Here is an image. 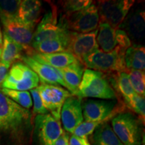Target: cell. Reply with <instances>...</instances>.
<instances>
[{
  "instance_id": "34",
  "label": "cell",
  "mask_w": 145,
  "mask_h": 145,
  "mask_svg": "<svg viewBox=\"0 0 145 145\" xmlns=\"http://www.w3.org/2000/svg\"><path fill=\"white\" fill-rule=\"evenodd\" d=\"M54 145H69V135L67 132H63Z\"/></svg>"
},
{
  "instance_id": "25",
  "label": "cell",
  "mask_w": 145,
  "mask_h": 145,
  "mask_svg": "<svg viewBox=\"0 0 145 145\" xmlns=\"http://www.w3.org/2000/svg\"><path fill=\"white\" fill-rule=\"evenodd\" d=\"M71 32L68 36L43 41L35 45L32 48L36 52L42 54L56 53V52H69V45Z\"/></svg>"
},
{
  "instance_id": "31",
  "label": "cell",
  "mask_w": 145,
  "mask_h": 145,
  "mask_svg": "<svg viewBox=\"0 0 145 145\" xmlns=\"http://www.w3.org/2000/svg\"><path fill=\"white\" fill-rule=\"evenodd\" d=\"M101 123L103 122H83L75 128L72 135L81 138H88Z\"/></svg>"
},
{
  "instance_id": "26",
  "label": "cell",
  "mask_w": 145,
  "mask_h": 145,
  "mask_svg": "<svg viewBox=\"0 0 145 145\" xmlns=\"http://www.w3.org/2000/svg\"><path fill=\"white\" fill-rule=\"evenodd\" d=\"M0 91L12 101L26 110L32 108L33 105L31 95L28 91H16L4 88H1Z\"/></svg>"
},
{
  "instance_id": "17",
  "label": "cell",
  "mask_w": 145,
  "mask_h": 145,
  "mask_svg": "<svg viewBox=\"0 0 145 145\" xmlns=\"http://www.w3.org/2000/svg\"><path fill=\"white\" fill-rule=\"evenodd\" d=\"M96 42L99 49L103 52H110L118 48L121 49L119 48L117 29L112 28L107 23L99 22Z\"/></svg>"
},
{
  "instance_id": "11",
  "label": "cell",
  "mask_w": 145,
  "mask_h": 145,
  "mask_svg": "<svg viewBox=\"0 0 145 145\" xmlns=\"http://www.w3.org/2000/svg\"><path fill=\"white\" fill-rule=\"evenodd\" d=\"M70 32L57 24V9L53 8L45 14L38 25L34 32L32 47L43 41L66 37L69 35Z\"/></svg>"
},
{
  "instance_id": "10",
  "label": "cell",
  "mask_w": 145,
  "mask_h": 145,
  "mask_svg": "<svg viewBox=\"0 0 145 145\" xmlns=\"http://www.w3.org/2000/svg\"><path fill=\"white\" fill-rule=\"evenodd\" d=\"M115 100L88 99L81 104L85 122H108L120 112Z\"/></svg>"
},
{
  "instance_id": "23",
  "label": "cell",
  "mask_w": 145,
  "mask_h": 145,
  "mask_svg": "<svg viewBox=\"0 0 145 145\" xmlns=\"http://www.w3.org/2000/svg\"><path fill=\"white\" fill-rule=\"evenodd\" d=\"M23 48L20 45L12 40L9 36L3 33V48L0 63L10 68L14 63L18 62L22 57Z\"/></svg>"
},
{
  "instance_id": "29",
  "label": "cell",
  "mask_w": 145,
  "mask_h": 145,
  "mask_svg": "<svg viewBox=\"0 0 145 145\" xmlns=\"http://www.w3.org/2000/svg\"><path fill=\"white\" fill-rule=\"evenodd\" d=\"M93 2V1L90 0H68L61 1V4L65 14H69L75 13L86 8Z\"/></svg>"
},
{
  "instance_id": "2",
  "label": "cell",
  "mask_w": 145,
  "mask_h": 145,
  "mask_svg": "<svg viewBox=\"0 0 145 145\" xmlns=\"http://www.w3.org/2000/svg\"><path fill=\"white\" fill-rule=\"evenodd\" d=\"M99 16L95 3L75 13L65 14L60 19V27L70 32L86 34L98 28Z\"/></svg>"
},
{
  "instance_id": "15",
  "label": "cell",
  "mask_w": 145,
  "mask_h": 145,
  "mask_svg": "<svg viewBox=\"0 0 145 145\" xmlns=\"http://www.w3.org/2000/svg\"><path fill=\"white\" fill-rule=\"evenodd\" d=\"M81 99L71 95L65 100L61 112V119L67 132L72 133L83 122Z\"/></svg>"
},
{
  "instance_id": "30",
  "label": "cell",
  "mask_w": 145,
  "mask_h": 145,
  "mask_svg": "<svg viewBox=\"0 0 145 145\" xmlns=\"http://www.w3.org/2000/svg\"><path fill=\"white\" fill-rule=\"evenodd\" d=\"M125 105L132 111L135 112L141 118L143 121L145 117V100L144 97L135 93L132 95L130 100L126 102Z\"/></svg>"
},
{
  "instance_id": "8",
  "label": "cell",
  "mask_w": 145,
  "mask_h": 145,
  "mask_svg": "<svg viewBox=\"0 0 145 145\" xmlns=\"http://www.w3.org/2000/svg\"><path fill=\"white\" fill-rule=\"evenodd\" d=\"M40 95L43 106L54 118L61 120L63 105L71 93L62 87L42 83L36 88Z\"/></svg>"
},
{
  "instance_id": "7",
  "label": "cell",
  "mask_w": 145,
  "mask_h": 145,
  "mask_svg": "<svg viewBox=\"0 0 145 145\" xmlns=\"http://www.w3.org/2000/svg\"><path fill=\"white\" fill-rule=\"evenodd\" d=\"M133 0L98 1L97 8L99 22H105L114 29H118L132 8Z\"/></svg>"
},
{
  "instance_id": "21",
  "label": "cell",
  "mask_w": 145,
  "mask_h": 145,
  "mask_svg": "<svg viewBox=\"0 0 145 145\" xmlns=\"http://www.w3.org/2000/svg\"><path fill=\"white\" fill-rule=\"evenodd\" d=\"M108 80L112 88H115L117 93L122 97L125 104L136 93L130 83L126 72H118L109 74Z\"/></svg>"
},
{
  "instance_id": "24",
  "label": "cell",
  "mask_w": 145,
  "mask_h": 145,
  "mask_svg": "<svg viewBox=\"0 0 145 145\" xmlns=\"http://www.w3.org/2000/svg\"><path fill=\"white\" fill-rule=\"evenodd\" d=\"M124 63L128 70L135 69L144 71L145 48L140 44H133L126 50Z\"/></svg>"
},
{
  "instance_id": "13",
  "label": "cell",
  "mask_w": 145,
  "mask_h": 145,
  "mask_svg": "<svg viewBox=\"0 0 145 145\" xmlns=\"http://www.w3.org/2000/svg\"><path fill=\"white\" fill-rule=\"evenodd\" d=\"M98 28L86 34L71 32L69 45V52L71 53L78 61L83 64L86 57L99 49L96 42Z\"/></svg>"
},
{
  "instance_id": "33",
  "label": "cell",
  "mask_w": 145,
  "mask_h": 145,
  "mask_svg": "<svg viewBox=\"0 0 145 145\" xmlns=\"http://www.w3.org/2000/svg\"><path fill=\"white\" fill-rule=\"evenodd\" d=\"M69 145H91L88 138H81L72 135L69 137Z\"/></svg>"
},
{
  "instance_id": "27",
  "label": "cell",
  "mask_w": 145,
  "mask_h": 145,
  "mask_svg": "<svg viewBox=\"0 0 145 145\" xmlns=\"http://www.w3.org/2000/svg\"><path fill=\"white\" fill-rule=\"evenodd\" d=\"M128 73L131 86L138 95L144 97L145 95V73L140 70L130 69Z\"/></svg>"
},
{
  "instance_id": "20",
  "label": "cell",
  "mask_w": 145,
  "mask_h": 145,
  "mask_svg": "<svg viewBox=\"0 0 145 145\" xmlns=\"http://www.w3.org/2000/svg\"><path fill=\"white\" fill-rule=\"evenodd\" d=\"M42 3L36 0L21 1L18 12V18L22 22L35 27L40 17Z\"/></svg>"
},
{
  "instance_id": "19",
  "label": "cell",
  "mask_w": 145,
  "mask_h": 145,
  "mask_svg": "<svg viewBox=\"0 0 145 145\" xmlns=\"http://www.w3.org/2000/svg\"><path fill=\"white\" fill-rule=\"evenodd\" d=\"M36 61L49 65L56 69H63L77 61L76 58L70 52H56V53L42 54L34 52L31 55Z\"/></svg>"
},
{
  "instance_id": "36",
  "label": "cell",
  "mask_w": 145,
  "mask_h": 145,
  "mask_svg": "<svg viewBox=\"0 0 145 145\" xmlns=\"http://www.w3.org/2000/svg\"><path fill=\"white\" fill-rule=\"evenodd\" d=\"M2 48H3V35H2V33H1V28H0V57H1Z\"/></svg>"
},
{
  "instance_id": "32",
  "label": "cell",
  "mask_w": 145,
  "mask_h": 145,
  "mask_svg": "<svg viewBox=\"0 0 145 145\" xmlns=\"http://www.w3.org/2000/svg\"><path fill=\"white\" fill-rule=\"evenodd\" d=\"M30 95H31L32 99L34 102L33 112L34 114H37L38 115H39V114L43 115V114H49L48 112L45 109L44 106H43L40 95L37 89L35 88L30 90Z\"/></svg>"
},
{
  "instance_id": "35",
  "label": "cell",
  "mask_w": 145,
  "mask_h": 145,
  "mask_svg": "<svg viewBox=\"0 0 145 145\" xmlns=\"http://www.w3.org/2000/svg\"><path fill=\"white\" fill-rule=\"evenodd\" d=\"M8 69L9 67L0 63V86H1L3 81L5 80V77H6L7 74L8 72Z\"/></svg>"
},
{
  "instance_id": "16",
  "label": "cell",
  "mask_w": 145,
  "mask_h": 145,
  "mask_svg": "<svg viewBox=\"0 0 145 145\" xmlns=\"http://www.w3.org/2000/svg\"><path fill=\"white\" fill-rule=\"evenodd\" d=\"M144 11L138 10L126 16L118 29L126 32L130 40L142 41L144 37Z\"/></svg>"
},
{
  "instance_id": "4",
  "label": "cell",
  "mask_w": 145,
  "mask_h": 145,
  "mask_svg": "<svg viewBox=\"0 0 145 145\" xmlns=\"http://www.w3.org/2000/svg\"><path fill=\"white\" fill-rule=\"evenodd\" d=\"M111 122L112 130L123 144H142V129L138 120L133 114L119 113Z\"/></svg>"
},
{
  "instance_id": "1",
  "label": "cell",
  "mask_w": 145,
  "mask_h": 145,
  "mask_svg": "<svg viewBox=\"0 0 145 145\" xmlns=\"http://www.w3.org/2000/svg\"><path fill=\"white\" fill-rule=\"evenodd\" d=\"M76 97L79 98L93 97L103 99L117 98V94L112 88L104 73L86 69L79 84Z\"/></svg>"
},
{
  "instance_id": "12",
  "label": "cell",
  "mask_w": 145,
  "mask_h": 145,
  "mask_svg": "<svg viewBox=\"0 0 145 145\" xmlns=\"http://www.w3.org/2000/svg\"><path fill=\"white\" fill-rule=\"evenodd\" d=\"M35 128L40 145H54L63 132L60 120L50 114L36 116Z\"/></svg>"
},
{
  "instance_id": "18",
  "label": "cell",
  "mask_w": 145,
  "mask_h": 145,
  "mask_svg": "<svg viewBox=\"0 0 145 145\" xmlns=\"http://www.w3.org/2000/svg\"><path fill=\"white\" fill-rule=\"evenodd\" d=\"M85 69L84 65L78 61L59 69L63 81L67 86V89L72 95H75L77 93Z\"/></svg>"
},
{
  "instance_id": "3",
  "label": "cell",
  "mask_w": 145,
  "mask_h": 145,
  "mask_svg": "<svg viewBox=\"0 0 145 145\" xmlns=\"http://www.w3.org/2000/svg\"><path fill=\"white\" fill-rule=\"evenodd\" d=\"M125 52L119 48L110 52L98 49L85 58L83 65L89 69L104 74L127 72L128 69L124 63Z\"/></svg>"
},
{
  "instance_id": "22",
  "label": "cell",
  "mask_w": 145,
  "mask_h": 145,
  "mask_svg": "<svg viewBox=\"0 0 145 145\" xmlns=\"http://www.w3.org/2000/svg\"><path fill=\"white\" fill-rule=\"evenodd\" d=\"M91 145H124L108 122L99 124L90 137Z\"/></svg>"
},
{
  "instance_id": "9",
  "label": "cell",
  "mask_w": 145,
  "mask_h": 145,
  "mask_svg": "<svg viewBox=\"0 0 145 145\" xmlns=\"http://www.w3.org/2000/svg\"><path fill=\"white\" fill-rule=\"evenodd\" d=\"M4 33L12 40L22 47L27 55H31L35 52L32 47L35 27L22 22L18 18L2 20Z\"/></svg>"
},
{
  "instance_id": "6",
  "label": "cell",
  "mask_w": 145,
  "mask_h": 145,
  "mask_svg": "<svg viewBox=\"0 0 145 145\" xmlns=\"http://www.w3.org/2000/svg\"><path fill=\"white\" fill-rule=\"evenodd\" d=\"M30 112L0 91V131L16 130L29 118Z\"/></svg>"
},
{
  "instance_id": "5",
  "label": "cell",
  "mask_w": 145,
  "mask_h": 145,
  "mask_svg": "<svg viewBox=\"0 0 145 145\" xmlns=\"http://www.w3.org/2000/svg\"><path fill=\"white\" fill-rule=\"evenodd\" d=\"M38 75L22 62H16L11 66L1 88L16 91H28L39 86Z\"/></svg>"
},
{
  "instance_id": "14",
  "label": "cell",
  "mask_w": 145,
  "mask_h": 145,
  "mask_svg": "<svg viewBox=\"0 0 145 145\" xmlns=\"http://www.w3.org/2000/svg\"><path fill=\"white\" fill-rule=\"evenodd\" d=\"M20 61L31 69L39 78L41 83L48 85H60L67 89V86L63 81V76L59 69H56L49 65L40 63L30 56L22 55Z\"/></svg>"
},
{
  "instance_id": "28",
  "label": "cell",
  "mask_w": 145,
  "mask_h": 145,
  "mask_svg": "<svg viewBox=\"0 0 145 145\" xmlns=\"http://www.w3.org/2000/svg\"><path fill=\"white\" fill-rule=\"evenodd\" d=\"M21 1L18 0H0V18L1 20L18 18V12Z\"/></svg>"
}]
</instances>
